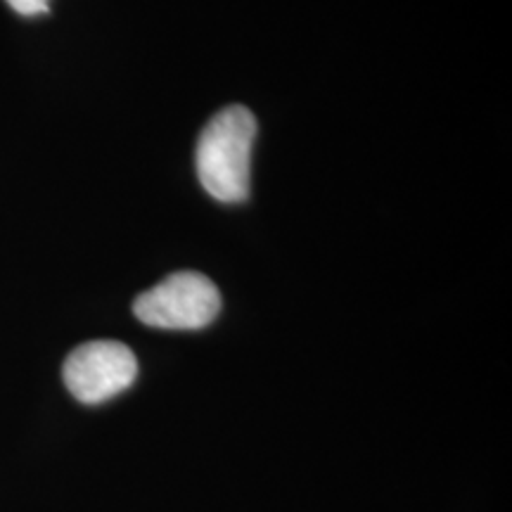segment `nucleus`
<instances>
[{"label":"nucleus","instance_id":"1","mask_svg":"<svg viewBox=\"0 0 512 512\" xmlns=\"http://www.w3.org/2000/svg\"><path fill=\"white\" fill-rule=\"evenodd\" d=\"M259 124L245 105L216 112L197 140L195 166L202 188L223 204H238L252 188V150Z\"/></svg>","mask_w":512,"mask_h":512},{"label":"nucleus","instance_id":"2","mask_svg":"<svg viewBox=\"0 0 512 512\" xmlns=\"http://www.w3.org/2000/svg\"><path fill=\"white\" fill-rule=\"evenodd\" d=\"M219 311V287L195 271L171 273L133 302L140 323L162 330H202L214 323Z\"/></svg>","mask_w":512,"mask_h":512},{"label":"nucleus","instance_id":"3","mask_svg":"<svg viewBox=\"0 0 512 512\" xmlns=\"http://www.w3.org/2000/svg\"><path fill=\"white\" fill-rule=\"evenodd\" d=\"M62 377L76 401L95 406L126 392L136 382L138 361L126 344L114 339H95L76 347L67 356Z\"/></svg>","mask_w":512,"mask_h":512},{"label":"nucleus","instance_id":"4","mask_svg":"<svg viewBox=\"0 0 512 512\" xmlns=\"http://www.w3.org/2000/svg\"><path fill=\"white\" fill-rule=\"evenodd\" d=\"M17 15L24 17H36V15H46L50 8V0H5Z\"/></svg>","mask_w":512,"mask_h":512}]
</instances>
